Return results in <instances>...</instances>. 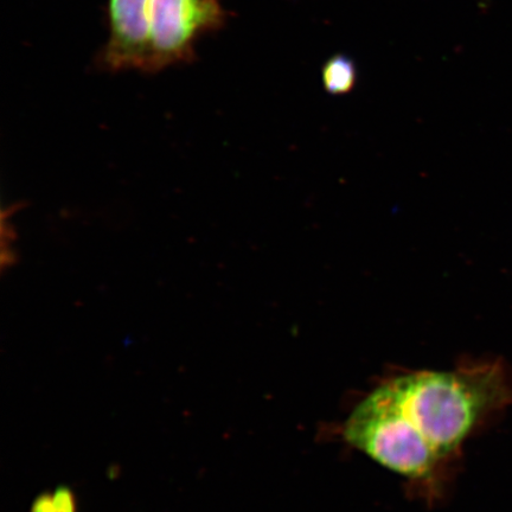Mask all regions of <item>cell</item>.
Wrapping results in <instances>:
<instances>
[{
  "label": "cell",
  "mask_w": 512,
  "mask_h": 512,
  "mask_svg": "<svg viewBox=\"0 0 512 512\" xmlns=\"http://www.w3.org/2000/svg\"><path fill=\"white\" fill-rule=\"evenodd\" d=\"M53 497L57 512H78V504H76L73 491L59 488L54 492Z\"/></svg>",
  "instance_id": "obj_5"
},
{
  "label": "cell",
  "mask_w": 512,
  "mask_h": 512,
  "mask_svg": "<svg viewBox=\"0 0 512 512\" xmlns=\"http://www.w3.org/2000/svg\"><path fill=\"white\" fill-rule=\"evenodd\" d=\"M323 86L331 95H347L357 85L356 64L349 56L338 54L325 62L322 70Z\"/></svg>",
  "instance_id": "obj_4"
},
{
  "label": "cell",
  "mask_w": 512,
  "mask_h": 512,
  "mask_svg": "<svg viewBox=\"0 0 512 512\" xmlns=\"http://www.w3.org/2000/svg\"><path fill=\"white\" fill-rule=\"evenodd\" d=\"M227 19L220 0H150L149 73L195 59L196 42Z\"/></svg>",
  "instance_id": "obj_2"
},
{
  "label": "cell",
  "mask_w": 512,
  "mask_h": 512,
  "mask_svg": "<svg viewBox=\"0 0 512 512\" xmlns=\"http://www.w3.org/2000/svg\"><path fill=\"white\" fill-rule=\"evenodd\" d=\"M149 5L150 0H108L110 36L100 56L106 70L149 73Z\"/></svg>",
  "instance_id": "obj_3"
},
{
  "label": "cell",
  "mask_w": 512,
  "mask_h": 512,
  "mask_svg": "<svg viewBox=\"0 0 512 512\" xmlns=\"http://www.w3.org/2000/svg\"><path fill=\"white\" fill-rule=\"evenodd\" d=\"M512 406L501 358L457 369L411 371L382 381L339 427L344 443L415 483L431 482L479 428Z\"/></svg>",
  "instance_id": "obj_1"
},
{
  "label": "cell",
  "mask_w": 512,
  "mask_h": 512,
  "mask_svg": "<svg viewBox=\"0 0 512 512\" xmlns=\"http://www.w3.org/2000/svg\"><path fill=\"white\" fill-rule=\"evenodd\" d=\"M31 512H57L53 494H43L32 504Z\"/></svg>",
  "instance_id": "obj_6"
}]
</instances>
